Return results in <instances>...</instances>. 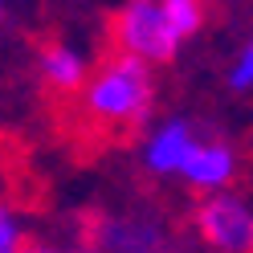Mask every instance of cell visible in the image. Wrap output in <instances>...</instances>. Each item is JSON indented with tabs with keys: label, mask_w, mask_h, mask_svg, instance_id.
<instances>
[{
	"label": "cell",
	"mask_w": 253,
	"mask_h": 253,
	"mask_svg": "<svg viewBox=\"0 0 253 253\" xmlns=\"http://www.w3.org/2000/svg\"><path fill=\"white\" fill-rule=\"evenodd\" d=\"M4 17H8V0H0V29H4Z\"/></svg>",
	"instance_id": "7c38bea8"
},
{
	"label": "cell",
	"mask_w": 253,
	"mask_h": 253,
	"mask_svg": "<svg viewBox=\"0 0 253 253\" xmlns=\"http://www.w3.org/2000/svg\"><path fill=\"white\" fill-rule=\"evenodd\" d=\"M25 253H61V249H53V245H45V241H29V245H25Z\"/></svg>",
	"instance_id": "8fae6325"
},
{
	"label": "cell",
	"mask_w": 253,
	"mask_h": 253,
	"mask_svg": "<svg viewBox=\"0 0 253 253\" xmlns=\"http://www.w3.org/2000/svg\"><path fill=\"white\" fill-rule=\"evenodd\" d=\"M196 143H200V126L188 115L155 119L147 126L143 143H139V164H143L147 176L180 180V171H184V164H188V155H192Z\"/></svg>",
	"instance_id": "277c9868"
},
{
	"label": "cell",
	"mask_w": 253,
	"mask_h": 253,
	"mask_svg": "<svg viewBox=\"0 0 253 253\" xmlns=\"http://www.w3.org/2000/svg\"><path fill=\"white\" fill-rule=\"evenodd\" d=\"M160 229L151 220H106L98 229V245L102 253H155L160 249Z\"/></svg>",
	"instance_id": "52a82bcc"
},
{
	"label": "cell",
	"mask_w": 253,
	"mask_h": 253,
	"mask_svg": "<svg viewBox=\"0 0 253 253\" xmlns=\"http://www.w3.org/2000/svg\"><path fill=\"white\" fill-rule=\"evenodd\" d=\"M110 41H115V53L135 57L143 66H168L184 49L171 37L155 0H123L115 8V17H110Z\"/></svg>",
	"instance_id": "7a4b0ae2"
},
{
	"label": "cell",
	"mask_w": 253,
	"mask_h": 253,
	"mask_svg": "<svg viewBox=\"0 0 253 253\" xmlns=\"http://www.w3.org/2000/svg\"><path fill=\"white\" fill-rule=\"evenodd\" d=\"M237 176H241V151L216 135H200V143L192 147V155H188V164L180 171V180L188 188H196L200 196L233 192Z\"/></svg>",
	"instance_id": "5b68a950"
},
{
	"label": "cell",
	"mask_w": 253,
	"mask_h": 253,
	"mask_svg": "<svg viewBox=\"0 0 253 253\" xmlns=\"http://www.w3.org/2000/svg\"><path fill=\"white\" fill-rule=\"evenodd\" d=\"M78 102L94 126H106V131L139 126L151 119L155 106V70L135 57L110 53L90 70L86 86L78 90Z\"/></svg>",
	"instance_id": "6da1fadb"
},
{
	"label": "cell",
	"mask_w": 253,
	"mask_h": 253,
	"mask_svg": "<svg viewBox=\"0 0 253 253\" xmlns=\"http://www.w3.org/2000/svg\"><path fill=\"white\" fill-rule=\"evenodd\" d=\"M25 245H29L25 220L12 209V200L0 192V253H25Z\"/></svg>",
	"instance_id": "30bf717a"
},
{
	"label": "cell",
	"mask_w": 253,
	"mask_h": 253,
	"mask_svg": "<svg viewBox=\"0 0 253 253\" xmlns=\"http://www.w3.org/2000/svg\"><path fill=\"white\" fill-rule=\"evenodd\" d=\"M155 4H160L171 37L180 45L196 41L204 33V25H209V0H155Z\"/></svg>",
	"instance_id": "ba28073f"
},
{
	"label": "cell",
	"mask_w": 253,
	"mask_h": 253,
	"mask_svg": "<svg viewBox=\"0 0 253 253\" xmlns=\"http://www.w3.org/2000/svg\"><path fill=\"white\" fill-rule=\"evenodd\" d=\"M225 86L233 94H253V37L241 41L225 61Z\"/></svg>",
	"instance_id": "9c48e42d"
},
{
	"label": "cell",
	"mask_w": 253,
	"mask_h": 253,
	"mask_svg": "<svg viewBox=\"0 0 253 253\" xmlns=\"http://www.w3.org/2000/svg\"><path fill=\"white\" fill-rule=\"evenodd\" d=\"M192 229L209 253H253V204L241 192L200 196L192 209Z\"/></svg>",
	"instance_id": "3957f363"
},
{
	"label": "cell",
	"mask_w": 253,
	"mask_h": 253,
	"mask_svg": "<svg viewBox=\"0 0 253 253\" xmlns=\"http://www.w3.org/2000/svg\"><path fill=\"white\" fill-rule=\"evenodd\" d=\"M94 70V53L78 41L53 37L37 49V74L53 94H78L86 86V78Z\"/></svg>",
	"instance_id": "8992f818"
}]
</instances>
